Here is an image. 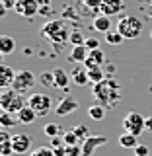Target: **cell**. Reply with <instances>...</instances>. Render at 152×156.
Returning <instances> with one entry per match:
<instances>
[{
  "mask_svg": "<svg viewBox=\"0 0 152 156\" xmlns=\"http://www.w3.org/2000/svg\"><path fill=\"white\" fill-rule=\"evenodd\" d=\"M92 96L100 105H104L105 109H111L121 101V86L115 78H105L100 84H94L92 88Z\"/></svg>",
  "mask_w": 152,
  "mask_h": 156,
  "instance_id": "1",
  "label": "cell"
},
{
  "mask_svg": "<svg viewBox=\"0 0 152 156\" xmlns=\"http://www.w3.org/2000/svg\"><path fill=\"white\" fill-rule=\"evenodd\" d=\"M70 33H72V29L65 20H51V22L43 23V27H41V35L49 39L51 43H55V45L70 43Z\"/></svg>",
  "mask_w": 152,
  "mask_h": 156,
  "instance_id": "2",
  "label": "cell"
},
{
  "mask_svg": "<svg viewBox=\"0 0 152 156\" xmlns=\"http://www.w3.org/2000/svg\"><path fill=\"white\" fill-rule=\"evenodd\" d=\"M143 27H144L143 20L136 18V16H121L119 22H117V31H119L125 39H136V37H140Z\"/></svg>",
  "mask_w": 152,
  "mask_h": 156,
  "instance_id": "3",
  "label": "cell"
},
{
  "mask_svg": "<svg viewBox=\"0 0 152 156\" xmlns=\"http://www.w3.org/2000/svg\"><path fill=\"white\" fill-rule=\"evenodd\" d=\"M0 105H2V111L18 115V111L23 109L27 104H26L23 94H18L16 90H4L2 94H0Z\"/></svg>",
  "mask_w": 152,
  "mask_h": 156,
  "instance_id": "4",
  "label": "cell"
},
{
  "mask_svg": "<svg viewBox=\"0 0 152 156\" xmlns=\"http://www.w3.org/2000/svg\"><path fill=\"white\" fill-rule=\"evenodd\" d=\"M27 105L37 113V117H45L53 109V100L49 94H31L27 98Z\"/></svg>",
  "mask_w": 152,
  "mask_h": 156,
  "instance_id": "5",
  "label": "cell"
},
{
  "mask_svg": "<svg viewBox=\"0 0 152 156\" xmlns=\"http://www.w3.org/2000/svg\"><path fill=\"white\" fill-rule=\"evenodd\" d=\"M123 129H125V133H131V135L139 136L143 131H146V119L139 111H129V113L123 117Z\"/></svg>",
  "mask_w": 152,
  "mask_h": 156,
  "instance_id": "6",
  "label": "cell"
},
{
  "mask_svg": "<svg viewBox=\"0 0 152 156\" xmlns=\"http://www.w3.org/2000/svg\"><path fill=\"white\" fill-rule=\"evenodd\" d=\"M37 78L31 70H18L16 72V80L12 84V90H16L18 94H27L31 92V88L35 86Z\"/></svg>",
  "mask_w": 152,
  "mask_h": 156,
  "instance_id": "7",
  "label": "cell"
},
{
  "mask_svg": "<svg viewBox=\"0 0 152 156\" xmlns=\"http://www.w3.org/2000/svg\"><path fill=\"white\" fill-rule=\"evenodd\" d=\"M16 12L22 18H33L41 10V2L39 0H16Z\"/></svg>",
  "mask_w": 152,
  "mask_h": 156,
  "instance_id": "8",
  "label": "cell"
},
{
  "mask_svg": "<svg viewBox=\"0 0 152 156\" xmlns=\"http://www.w3.org/2000/svg\"><path fill=\"white\" fill-rule=\"evenodd\" d=\"M31 143H33V139H31L29 135H26V133H18V135H14V136H12L14 154H18V156L27 154V152H29V148H31Z\"/></svg>",
  "mask_w": 152,
  "mask_h": 156,
  "instance_id": "9",
  "label": "cell"
},
{
  "mask_svg": "<svg viewBox=\"0 0 152 156\" xmlns=\"http://www.w3.org/2000/svg\"><path fill=\"white\" fill-rule=\"evenodd\" d=\"M76 109H78V100H74L72 96H65V98H62V100L57 104L55 113H57L58 117H65V115L74 113Z\"/></svg>",
  "mask_w": 152,
  "mask_h": 156,
  "instance_id": "10",
  "label": "cell"
},
{
  "mask_svg": "<svg viewBox=\"0 0 152 156\" xmlns=\"http://www.w3.org/2000/svg\"><path fill=\"white\" fill-rule=\"evenodd\" d=\"M105 143H107V136H104V135H94V136H92L90 135L84 143H82V156H92L96 152L97 146H101Z\"/></svg>",
  "mask_w": 152,
  "mask_h": 156,
  "instance_id": "11",
  "label": "cell"
},
{
  "mask_svg": "<svg viewBox=\"0 0 152 156\" xmlns=\"http://www.w3.org/2000/svg\"><path fill=\"white\" fill-rule=\"evenodd\" d=\"M125 10V2L123 0H104L101 2V8H100V14L104 16H117Z\"/></svg>",
  "mask_w": 152,
  "mask_h": 156,
  "instance_id": "12",
  "label": "cell"
},
{
  "mask_svg": "<svg viewBox=\"0 0 152 156\" xmlns=\"http://www.w3.org/2000/svg\"><path fill=\"white\" fill-rule=\"evenodd\" d=\"M14 80H16V70H14V68H10L8 65H2V66H0V86L8 90V86L14 84Z\"/></svg>",
  "mask_w": 152,
  "mask_h": 156,
  "instance_id": "13",
  "label": "cell"
},
{
  "mask_svg": "<svg viewBox=\"0 0 152 156\" xmlns=\"http://www.w3.org/2000/svg\"><path fill=\"white\" fill-rule=\"evenodd\" d=\"M70 78L76 86H86L88 82H90V78H88V68L86 66H74L72 72H70Z\"/></svg>",
  "mask_w": 152,
  "mask_h": 156,
  "instance_id": "14",
  "label": "cell"
},
{
  "mask_svg": "<svg viewBox=\"0 0 152 156\" xmlns=\"http://www.w3.org/2000/svg\"><path fill=\"white\" fill-rule=\"evenodd\" d=\"M88 57H90V51H88V47H86V45H76V47H72L68 61H70V62H86Z\"/></svg>",
  "mask_w": 152,
  "mask_h": 156,
  "instance_id": "15",
  "label": "cell"
},
{
  "mask_svg": "<svg viewBox=\"0 0 152 156\" xmlns=\"http://www.w3.org/2000/svg\"><path fill=\"white\" fill-rule=\"evenodd\" d=\"M16 117H18V123H22V125H31L33 121L37 119V113H35V111H33L29 105H26L23 109H19V111H18V115H16Z\"/></svg>",
  "mask_w": 152,
  "mask_h": 156,
  "instance_id": "16",
  "label": "cell"
},
{
  "mask_svg": "<svg viewBox=\"0 0 152 156\" xmlns=\"http://www.w3.org/2000/svg\"><path fill=\"white\" fill-rule=\"evenodd\" d=\"M53 74H55V88H61V90H66L68 84H70V74H66L62 68H55L53 70Z\"/></svg>",
  "mask_w": 152,
  "mask_h": 156,
  "instance_id": "17",
  "label": "cell"
},
{
  "mask_svg": "<svg viewBox=\"0 0 152 156\" xmlns=\"http://www.w3.org/2000/svg\"><path fill=\"white\" fill-rule=\"evenodd\" d=\"M94 29L100 33H107L111 31V18L109 16H104V14H100V16L94 18Z\"/></svg>",
  "mask_w": 152,
  "mask_h": 156,
  "instance_id": "18",
  "label": "cell"
},
{
  "mask_svg": "<svg viewBox=\"0 0 152 156\" xmlns=\"http://www.w3.org/2000/svg\"><path fill=\"white\" fill-rule=\"evenodd\" d=\"M16 51V39L10 35H2L0 37V53L2 55H10Z\"/></svg>",
  "mask_w": 152,
  "mask_h": 156,
  "instance_id": "19",
  "label": "cell"
},
{
  "mask_svg": "<svg viewBox=\"0 0 152 156\" xmlns=\"http://www.w3.org/2000/svg\"><path fill=\"white\" fill-rule=\"evenodd\" d=\"M119 144L123 146V148H136L139 146V136L136 135H131V133H123L119 136Z\"/></svg>",
  "mask_w": 152,
  "mask_h": 156,
  "instance_id": "20",
  "label": "cell"
},
{
  "mask_svg": "<svg viewBox=\"0 0 152 156\" xmlns=\"http://www.w3.org/2000/svg\"><path fill=\"white\" fill-rule=\"evenodd\" d=\"M105 111L107 109L104 105H100V104H94V105L88 107V115H90V119H94V121H104Z\"/></svg>",
  "mask_w": 152,
  "mask_h": 156,
  "instance_id": "21",
  "label": "cell"
},
{
  "mask_svg": "<svg viewBox=\"0 0 152 156\" xmlns=\"http://www.w3.org/2000/svg\"><path fill=\"white\" fill-rule=\"evenodd\" d=\"M88 78H90L92 84H100V82H104V80H105V72H104V68H101V66H94V68H90V70H88Z\"/></svg>",
  "mask_w": 152,
  "mask_h": 156,
  "instance_id": "22",
  "label": "cell"
},
{
  "mask_svg": "<svg viewBox=\"0 0 152 156\" xmlns=\"http://www.w3.org/2000/svg\"><path fill=\"white\" fill-rule=\"evenodd\" d=\"M43 133H45L47 136H51V139H55V136H62V135H65L58 123H47L45 127H43Z\"/></svg>",
  "mask_w": 152,
  "mask_h": 156,
  "instance_id": "23",
  "label": "cell"
},
{
  "mask_svg": "<svg viewBox=\"0 0 152 156\" xmlns=\"http://www.w3.org/2000/svg\"><path fill=\"white\" fill-rule=\"evenodd\" d=\"M123 39H125V37L121 35L117 29H115V31H107V33H105V41L109 43V45H121V43H123Z\"/></svg>",
  "mask_w": 152,
  "mask_h": 156,
  "instance_id": "24",
  "label": "cell"
},
{
  "mask_svg": "<svg viewBox=\"0 0 152 156\" xmlns=\"http://www.w3.org/2000/svg\"><path fill=\"white\" fill-rule=\"evenodd\" d=\"M84 43H86V37L82 35L80 29H72V33H70V45L76 47V45H84Z\"/></svg>",
  "mask_w": 152,
  "mask_h": 156,
  "instance_id": "25",
  "label": "cell"
},
{
  "mask_svg": "<svg viewBox=\"0 0 152 156\" xmlns=\"http://www.w3.org/2000/svg\"><path fill=\"white\" fill-rule=\"evenodd\" d=\"M16 121H18V117H12V113H8V111H2V115H0V125H2L4 129L16 125Z\"/></svg>",
  "mask_w": 152,
  "mask_h": 156,
  "instance_id": "26",
  "label": "cell"
},
{
  "mask_svg": "<svg viewBox=\"0 0 152 156\" xmlns=\"http://www.w3.org/2000/svg\"><path fill=\"white\" fill-rule=\"evenodd\" d=\"M62 140H65V144L66 146H74V144H82L80 143V139L76 136L74 131H66L65 135H62Z\"/></svg>",
  "mask_w": 152,
  "mask_h": 156,
  "instance_id": "27",
  "label": "cell"
},
{
  "mask_svg": "<svg viewBox=\"0 0 152 156\" xmlns=\"http://www.w3.org/2000/svg\"><path fill=\"white\" fill-rule=\"evenodd\" d=\"M90 58L96 62L97 66H101L105 62V53L101 51V49H94V51H90Z\"/></svg>",
  "mask_w": 152,
  "mask_h": 156,
  "instance_id": "28",
  "label": "cell"
},
{
  "mask_svg": "<svg viewBox=\"0 0 152 156\" xmlns=\"http://www.w3.org/2000/svg\"><path fill=\"white\" fill-rule=\"evenodd\" d=\"M39 82H41L43 86L55 88V74H53V72H43V74L39 76Z\"/></svg>",
  "mask_w": 152,
  "mask_h": 156,
  "instance_id": "29",
  "label": "cell"
},
{
  "mask_svg": "<svg viewBox=\"0 0 152 156\" xmlns=\"http://www.w3.org/2000/svg\"><path fill=\"white\" fill-rule=\"evenodd\" d=\"M84 6L90 10V12H100V8H101V2L104 0H80Z\"/></svg>",
  "mask_w": 152,
  "mask_h": 156,
  "instance_id": "30",
  "label": "cell"
},
{
  "mask_svg": "<svg viewBox=\"0 0 152 156\" xmlns=\"http://www.w3.org/2000/svg\"><path fill=\"white\" fill-rule=\"evenodd\" d=\"M72 131H74V133H76V136L80 139V143H84V140L88 139V136H90V133H88V127H86V125H76Z\"/></svg>",
  "mask_w": 152,
  "mask_h": 156,
  "instance_id": "31",
  "label": "cell"
},
{
  "mask_svg": "<svg viewBox=\"0 0 152 156\" xmlns=\"http://www.w3.org/2000/svg\"><path fill=\"white\" fill-rule=\"evenodd\" d=\"M31 156H55V152H53L51 146H39L31 152Z\"/></svg>",
  "mask_w": 152,
  "mask_h": 156,
  "instance_id": "32",
  "label": "cell"
},
{
  "mask_svg": "<svg viewBox=\"0 0 152 156\" xmlns=\"http://www.w3.org/2000/svg\"><path fill=\"white\" fill-rule=\"evenodd\" d=\"M0 152H2V156H12V154H14L12 140H6V143H2V146H0Z\"/></svg>",
  "mask_w": 152,
  "mask_h": 156,
  "instance_id": "33",
  "label": "cell"
},
{
  "mask_svg": "<svg viewBox=\"0 0 152 156\" xmlns=\"http://www.w3.org/2000/svg\"><path fill=\"white\" fill-rule=\"evenodd\" d=\"M66 156H82V144L66 146Z\"/></svg>",
  "mask_w": 152,
  "mask_h": 156,
  "instance_id": "34",
  "label": "cell"
},
{
  "mask_svg": "<svg viewBox=\"0 0 152 156\" xmlns=\"http://www.w3.org/2000/svg\"><path fill=\"white\" fill-rule=\"evenodd\" d=\"M135 156H152V154H150V150H148L146 144H139L135 148Z\"/></svg>",
  "mask_w": 152,
  "mask_h": 156,
  "instance_id": "35",
  "label": "cell"
},
{
  "mask_svg": "<svg viewBox=\"0 0 152 156\" xmlns=\"http://www.w3.org/2000/svg\"><path fill=\"white\" fill-rule=\"evenodd\" d=\"M84 45L88 47V51H94V49H100V41H97V39H94V37H88Z\"/></svg>",
  "mask_w": 152,
  "mask_h": 156,
  "instance_id": "36",
  "label": "cell"
},
{
  "mask_svg": "<svg viewBox=\"0 0 152 156\" xmlns=\"http://www.w3.org/2000/svg\"><path fill=\"white\" fill-rule=\"evenodd\" d=\"M2 6L4 10H12V8H16V0H2Z\"/></svg>",
  "mask_w": 152,
  "mask_h": 156,
  "instance_id": "37",
  "label": "cell"
},
{
  "mask_svg": "<svg viewBox=\"0 0 152 156\" xmlns=\"http://www.w3.org/2000/svg\"><path fill=\"white\" fill-rule=\"evenodd\" d=\"M6 140H12V136H10L6 131H2V133H0V143H6Z\"/></svg>",
  "mask_w": 152,
  "mask_h": 156,
  "instance_id": "38",
  "label": "cell"
},
{
  "mask_svg": "<svg viewBox=\"0 0 152 156\" xmlns=\"http://www.w3.org/2000/svg\"><path fill=\"white\" fill-rule=\"evenodd\" d=\"M84 66L88 68V70H90V68H94V66H97V65H96V62H94V61H92V58H90V57H88V58H86V62H84Z\"/></svg>",
  "mask_w": 152,
  "mask_h": 156,
  "instance_id": "39",
  "label": "cell"
},
{
  "mask_svg": "<svg viewBox=\"0 0 152 156\" xmlns=\"http://www.w3.org/2000/svg\"><path fill=\"white\" fill-rule=\"evenodd\" d=\"M146 131L152 133V117H146Z\"/></svg>",
  "mask_w": 152,
  "mask_h": 156,
  "instance_id": "40",
  "label": "cell"
},
{
  "mask_svg": "<svg viewBox=\"0 0 152 156\" xmlns=\"http://www.w3.org/2000/svg\"><path fill=\"white\" fill-rule=\"evenodd\" d=\"M146 14H150V18H152V2H150V6L146 8Z\"/></svg>",
  "mask_w": 152,
  "mask_h": 156,
  "instance_id": "41",
  "label": "cell"
},
{
  "mask_svg": "<svg viewBox=\"0 0 152 156\" xmlns=\"http://www.w3.org/2000/svg\"><path fill=\"white\" fill-rule=\"evenodd\" d=\"M39 2H41V6H43V4H51V0H39Z\"/></svg>",
  "mask_w": 152,
  "mask_h": 156,
  "instance_id": "42",
  "label": "cell"
},
{
  "mask_svg": "<svg viewBox=\"0 0 152 156\" xmlns=\"http://www.w3.org/2000/svg\"><path fill=\"white\" fill-rule=\"evenodd\" d=\"M146 2H152V0H146Z\"/></svg>",
  "mask_w": 152,
  "mask_h": 156,
  "instance_id": "43",
  "label": "cell"
},
{
  "mask_svg": "<svg viewBox=\"0 0 152 156\" xmlns=\"http://www.w3.org/2000/svg\"><path fill=\"white\" fill-rule=\"evenodd\" d=\"M150 37H152V31H150Z\"/></svg>",
  "mask_w": 152,
  "mask_h": 156,
  "instance_id": "44",
  "label": "cell"
}]
</instances>
